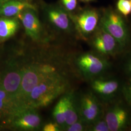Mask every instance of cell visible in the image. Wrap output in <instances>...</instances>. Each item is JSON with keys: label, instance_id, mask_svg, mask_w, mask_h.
<instances>
[{"label": "cell", "instance_id": "1", "mask_svg": "<svg viewBox=\"0 0 131 131\" xmlns=\"http://www.w3.org/2000/svg\"><path fill=\"white\" fill-rule=\"evenodd\" d=\"M67 86L66 80L61 74L47 78L34 88L28 96L24 108L38 109L46 107L64 93Z\"/></svg>", "mask_w": 131, "mask_h": 131}, {"label": "cell", "instance_id": "2", "mask_svg": "<svg viewBox=\"0 0 131 131\" xmlns=\"http://www.w3.org/2000/svg\"><path fill=\"white\" fill-rule=\"evenodd\" d=\"M23 66L24 60L12 58L0 68V84L19 107V96Z\"/></svg>", "mask_w": 131, "mask_h": 131}, {"label": "cell", "instance_id": "3", "mask_svg": "<svg viewBox=\"0 0 131 131\" xmlns=\"http://www.w3.org/2000/svg\"><path fill=\"white\" fill-rule=\"evenodd\" d=\"M100 27L116 39L121 47L129 41V32L122 16L112 10H105L100 19Z\"/></svg>", "mask_w": 131, "mask_h": 131}, {"label": "cell", "instance_id": "4", "mask_svg": "<svg viewBox=\"0 0 131 131\" xmlns=\"http://www.w3.org/2000/svg\"><path fill=\"white\" fill-rule=\"evenodd\" d=\"M76 63L82 74L89 79L97 77L108 67L107 62L103 58L90 52L84 53L78 56Z\"/></svg>", "mask_w": 131, "mask_h": 131}, {"label": "cell", "instance_id": "5", "mask_svg": "<svg viewBox=\"0 0 131 131\" xmlns=\"http://www.w3.org/2000/svg\"><path fill=\"white\" fill-rule=\"evenodd\" d=\"M31 108L19 109L15 114L8 126L22 131L38 130L41 127V118L37 111Z\"/></svg>", "mask_w": 131, "mask_h": 131}, {"label": "cell", "instance_id": "6", "mask_svg": "<svg viewBox=\"0 0 131 131\" xmlns=\"http://www.w3.org/2000/svg\"><path fill=\"white\" fill-rule=\"evenodd\" d=\"M44 16L53 27L63 32H70L74 25L71 15L62 5H48L44 7Z\"/></svg>", "mask_w": 131, "mask_h": 131}, {"label": "cell", "instance_id": "7", "mask_svg": "<svg viewBox=\"0 0 131 131\" xmlns=\"http://www.w3.org/2000/svg\"><path fill=\"white\" fill-rule=\"evenodd\" d=\"M78 108L80 118L88 125L92 124L100 118V104L95 96L91 92L82 95Z\"/></svg>", "mask_w": 131, "mask_h": 131}, {"label": "cell", "instance_id": "8", "mask_svg": "<svg viewBox=\"0 0 131 131\" xmlns=\"http://www.w3.org/2000/svg\"><path fill=\"white\" fill-rule=\"evenodd\" d=\"M17 18L21 21L26 35L37 41L42 36V27L36 8H28L21 12Z\"/></svg>", "mask_w": 131, "mask_h": 131}, {"label": "cell", "instance_id": "9", "mask_svg": "<svg viewBox=\"0 0 131 131\" xmlns=\"http://www.w3.org/2000/svg\"><path fill=\"white\" fill-rule=\"evenodd\" d=\"M71 17L76 29L84 37L95 31L100 20L98 12L93 9L84 10L76 16Z\"/></svg>", "mask_w": 131, "mask_h": 131}, {"label": "cell", "instance_id": "10", "mask_svg": "<svg viewBox=\"0 0 131 131\" xmlns=\"http://www.w3.org/2000/svg\"><path fill=\"white\" fill-rule=\"evenodd\" d=\"M104 119L109 131H120L124 130L129 125L130 117L125 108L117 105L108 110Z\"/></svg>", "mask_w": 131, "mask_h": 131}, {"label": "cell", "instance_id": "11", "mask_svg": "<svg viewBox=\"0 0 131 131\" xmlns=\"http://www.w3.org/2000/svg\"><path fill=\"white\" fill-rule=\"evenodd\" d=\"M20 108L0 84V128L8 126L15 114Z\"/></svg>", "mask_w": 131, "mask_h": 131}, {"label": "cell", "instance_id": "12", "mask_svg": "<svg viewBox=\"0 0 131 131\" xmlns=\"http://www.w3.org/2000/svg\"><path fill=\"white\" fill-rule=\"evenodd\" d=\"M95 50L103 54H112L119 46L117 41L111 35L100 27L92 40Z\"/></svg>", "mask_w": 131, "mask_h": 131}, {"label": "cell", "instance_id": "13", "mask_svg": "<svg viewBox=\"0 0 131 131\" xmlns=\"http://www.w3.org/2000/svg\"><path fill=\"white\" fill-rule=\"evenodd\" d=\"M36 8L31 3L20 0H7L0 5V16L17 18L21 12L28 8Z\"/></svg>", "mask_w": 131, "mask_h": 131}, {"label": "cell", "instance_id": "14", "mask_svg": "<svg viewBox=\"0 0 131 131\" xmlns=\"http://www.w3.org/2000/svg\"><path fill=\"white\" fill-rule=\"evenodd\" d=\"M119 83L117 80L108 79H93L91 88L96 93L102 97L108 98L116 93L119 88Z\"/></svg>", "mask_w": 131, "mask_h": 131}, {"label": "cell", "instance_id": "15", "mask_svg": "<svg viewBox=\"0 0 131 131\" xmlns=\"http://www.w3.org/2000/svg\"><path fill=\"white\" fill-rule=\"evenodd\" d=\"M64 100L65 112V126H69L79 119L78 104L72 93L66 94L63 96Z\"/></svg>", "mask_w": 131, "mask_h": 131}, {"label": "cell", "instance_id": "16", "mask_svg": "<svg viewBox=\"0 0 131 131\" xmlns=\"http://www.w3.org/2000/svg\"><path fill=\"white\" fill-rule=\"evenodd\" d=\"M19 27L17 18H0V42L9 39L17 33Z\"/></svg>", "mask_w": 131, "mask_h": 131}, {"label": "cell", "instance_id": "17", "mask_svg": "<svg viewBox=\"0 0 131 131\" xmlns=\"http://www.w3.org/2000/svg\"><path fill=\"white\" fill-rule=\"evenodd\" d=\"M52 115L54 122L60 127L61 129H63L65 126V112L63 97H62L56 103Z\"/></svg>", "mask_w": 131, "mask_h": 131}, {"label": "cell", "instance_id": "18", "mask_svg": "<svg viewBox=\"0 0 131 131\" xmlns=\"http://www.w3.org/2000/svg\"><path fill=\"white\" fill-rule=\"evenodd\" d=\"M118 11L124 16L131 13V2L130 0H118L117 3Z\"/></svg>", "mask_w": 131, "mask_h": 131}, {"label": "cell", "instance_id": "19", "mask_svg": "<svg viewBox=\"0 0 131 131\" xmlns=\"http://www.w3.org/2000/svg\"><path fill=\"white\" fill-rule=\"evenodd\" d=\"M90 130L93 131H109L107 124L104 118H100L97 121L90 124Z\"/></svg>", "mask_w": 131, "mask_h": 131}, {"label": "cell", "instance_id": "20", "mask_svg": "<svg viewBox=\"0 0 131 131\" xmlns=\"http://www.w3.org/2000/svg\"><path fill=\"white\" fill-rule=\"evenodd\" d=\"M87 124L83 122L81 118L75 123L71 124L69 126L66 127L64 129L66 131H84L86 129Z\"/></svg>", "mask_w": 131, "mask_h": 131}, {"label": "cell", "instance_id": "21", "mask_svg": "<svg viewBox=\"0 0 131 131\" xmlns=\"http://www.w3.org/2000/svg\"><path fill=\"white\" fill-rule=\"evenodd\" d=\"M62 5L69 13L74 11L77 5V0H61Z\"/></svg>", "mask_w": 131, "mask_h": 131}, {"label": "cell", "instance_id": "22", "mask_svg": "<svg viewBox=\"0 0 131 131\" xmlns=\"http://www.w3.org/2000/svg\"><path fill=\"white\" fill-rule=\"evenodd\" d=\"M44 131H58L61 130L60 127L56 122H50L45 124L42 129Z\"/></svg>", "mask_w": 131, "mask_h": 131}, {"label": "cell", "instance_id": "23", "mask_svg": "<svg viewBox=\"0 0 131 131\" xmlns=\"http://www.w3.org/2000/svg\"><path fill=\"white\" fill-rule=\"evenodd\" d=\"M124 94L127 102L131 105V80L124 88Z\"/></svg>", "mask_w": 131, "mask_h": 131}, {"label": "cell", "instance_id": "24", "mask_svg": "<svg viewBox=\"0 0 131 131\" xmlns=\"http://www.w3.org/2000/svg\"><path fill=\"white\" fill-rule=\"evenodd\" d=\"M127 70L130 73H131V59L130 61L129 62L127 66Z\"/></svg>", "mask_w": 131, "mask_h": 131}, {"label": "cell", "instance_id": "25", "mask_svg": "<svg viewBox=\"0 0 131 131\" xmlns=\"http://www.w3.org/2000/svg\"><path fill=\"white\" fill-rule=\"evenodd\" d=\"M80 1H83V2H89L92 1L93 0H80Z\"/></svg>", "mask_w": 131, "mask_h": 131}, {"label": "cell", "instance_id": "26", "mask_svg": "<svg viewBox=\"0 0 131 131\" xmlns=\"http://www.w3.org/2000/svg\"><path fill=\"white\" fill-rule=\"evenodd\" d=\"M22 1H24V2H29V3H31V1H32L33 0H20Z\"/></svg>", "mask_w": 131, "mask_h": 131}, {"label": "cell", "instance_id": "27", "mask_svg": "<svg viewBox=\"0 0 131 131\" xmlns=\"http://www.w3.org/2000/svg\"><path fill=\"white\" fill-rule=\"evenodd\" d=\"M7 0H0V5L2 4V3H3L4 2H5V1H6Z\"/></svg>", "mask_w": 131, "mask_h": 131}, {"label": "cell", "instance_id": "28", "mask_svg": "<svg viewBox=\"0 0 131 131\" xmlns=\"http://www.w3.org/2000/svg\"><path fill=\"white\" fill-rule=\"evenodd\" d=\"M130 1H131V0H130Z\"/></svg>", "mask_w": 131, "mask_h": 131}]
</instances>
